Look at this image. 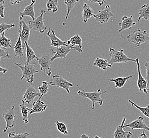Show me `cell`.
<instances>
[{
  "label": "cell",
  "mask_w": 149,
  "mask_h": 138,
  "mask_svg": "<svg viewBox=\"0 0 149 138\" xmlns=\"http://www.w3.org/2000/svg\"><path fill=\"white\" fill-rule=\"evenodd\" d=\"M72 51H76V52H83L82 47H80L79 46H65V45H62L59 47H52L51 49V52L52 53H54L52 58L51 61L52 62H53L57 58H64L65 59L67 55L68 54L69 52Z\"/></svg>",
  "instance_id": "1"
},
{
  "label": "cell",
  "mask_w": 149,
  "mask_h": 138,
  "mask_svg": "<svg viewBox=\"0 0 149 138\" xmlns=\"http://www.w3.org/2000/svg\"><path fill=\"white\" fill-rule=\"evenodd\" d=\"M127 39L129 42L134 44L136 47H139L143 44L149 43V34L145 30L136 29L129 34Z\"/></svg>",
  "instance_id": "2"
},
{
  "label": "cell",
  "mask_w": 149,
  "mask_h": 138,
  "mask_svg": "<svg viewBox=\"0 0 149 138\" xmlns=\"http://www.w3.org/2000/svg\"><path fill=\"white\" fill-rule=\"evenodd\" d=\"M15 64L20 68L22 72V76L21 78V80H22L23 79H26L28 82L32 84L34 80V75L39 73V71L35 68V65H37V64L26 62L24 65L17 63H15Z\"/></svg>",
  "instance_id": "3"
},
{
  "label": "cell",
  "mask_w": 149,
  "mask_h": 138,
  "mask_svg": "<svg viewBox=\"0 0 149 138\" xmlns=\"http://www.w3.org/2000/svg\"><path fill=\"white\" fill-rule=\"evenodd\" d=\"M109 56L111 59L109 61V63L112 65L113 64L127 63L128 62H136V59H133L129 58L124 53V50L120 49L116 50L113 48L109 49Z\"/></svg>",
  "instance_id": "4"
},
{
  "label": "cell",
  "mask_w": 149,
  "mask_h": 138,
  "mask_svg": "<svg viewBox=\"0 0 149 138\" xmlns=\"http://www.w3.org/2000/svg\"><path fill=\"white\" fill-rule=\"evenodd\" d=\"M101 89H99L97 92H86L85 89L83 90H79L77 92L78 95L82 97L88 98L92 102V109L94 110L95 108V104L98 103L100 106H102L103 104V99L100 97V96L104 94L107 92V90L104 91L103 92H100Z\"/></svg>",
  "instance_id": "5"
},
{
  "label": "cell",
  "mask_w": 149,
  "mask_h": 138,
  "mask_svg": "<svg viewBox=\"0 0 149 138\" xmlns=\"http://www.w3.org/2000/svg\"><path fill=\"white\" fill-rule=\"evenodd\" d=\"M40 12L39 16L35 18V20H29L28 23L29 27L32 30L43 33L47 29L43 21V15L46 14V10L45 9H41Z\"/></svg>",
  "instance_id": "6"
},
{
  "label": "cell",
  "mask_w": 149,
  "mask_h": 138,
  "mask_svg": "<svg viewBox=\"0 0 149 138\" xmlns=\"http://www.w3.org/2000/svg\"><path fill=\"white\" fill-rule=\"evenodd\" d=\"M49 84L52 86H55L60 88L61 89H65L68 92L69 95H71L70 92L69 90L70 87H72L74 84L67 80L63 77L60 76V75H54L52 76Z\"/></svg>",
  "instance_id": "7"
},
{
  "label": "cell",
  "mask_w": 149,
  "mask_h": 138,
  "mask_svg": "<svg viewBox=\"0 0 149 138\" xmlns=\"http://www.w3.org/2000/svg\"><path fill=\"white\" fill-rule=\"evenodd\" d=\"M114 16V14L111 11V8L109 4H107L103 9L100 10L97 13L94 15L95 19L100 23H106L109 20Z\"/></svg>",
  "instance_id": "8"
},
{
  "label": "cell",
  "mask_w": 149,
  "mask_h": 138,
  "mask_svg": "<svg viewBox=\"0 0 149 138\" xmlns=\"http://www.w3.org/2000/svg\"><path fill=\"white\" fill-rule=\"evenodd\" d=\"M52 57L49 54H45L40 58H38L37 60L38 64L40 65L41 70L49 77L52 75L51 64L52 63L51 61Z\"/></svg>",
  "instance_id": "9"
},
{
  "label": "cell",
  "mask_w": 149,
  "mask_h": 138,
  "mask_svg": "<svg viewBox=\"0 0 149 138\" xmlns=\"http://www.w3.org/2000/svg\"><path fill=\"white\" fill-rule=\"evenodd\" d=\"M16 112L15 111V107L12 106L11 108L6 111V112L3 113L2 116L5 120L6 123V127L3 131V133H6L9 129H12L15 125V118Z\"/></svg>",
  "instance_id": "10"
},
{
  "label": "cell",
  "mask_w": 149,
  "mask_h": 138,
  "mask_svg": "<svg viewBox=\"0 0 149 138\" xmlns=\"http://www.w3.org/2000/svg\"><path fill=\"white\" fill-rule=\"evenodd\" d=\"M136 63L137 64L138 69V79L137 81V86L139 91L143 92L146 94H148L149 91L148 87V82L146 79L144 78L141 72V65L139 61V58H136Z\"/></svg>",
  "instance_id": "11"
},
{
  "label": "cell",
  "mask_w": 149,
  "mask_h": 138,
  "mask_svg": "<svg viewBox=\"0 0 149 138\" xmlns=\"http://www.w3.org/2000/svg\"><path fill=\"white\" fill-rule=\"evenodd\" d=\"M40 97V92L36 89L33 84H30L27 87L26 92L23 96V101L25 103L29 104L32 102L37 97Z\"/></svg>",
  "instance_id": "12"
},
{
  "label": "cell",
  "mask_w": 149,
  "mask_h": 138,
  "mask_svg": "<svg viewBox=\"0 0 149 138\" xmlns=\"http://www.w3.org/2000/svg\"><path fill=\"white\" fill-rule=\"evenodd\" d=\"M123 127H129L132 131L134 130L142 129L149 132V127L146 125L142 116H139L136 120L132 121L130 123L124 125Z\"/></svg>",
  "instance_id": "13"
},
{
  "label": "cell",
  "mask_w": 149,
  "mask_h": 138,
  "mask_svg": "<svg viewBox=\"0 0 149 138\" xmlns=\"http://www.w3.org/2000/svg\"><path fill=\"white\" fill-rule=\"evenodd\" d=\"M22 19H23V18L20 16V21L19 23V30L18 31L19 37H18L17 42L14 47V53H15V56L17 57H19V58L23 56V51L24 50L23 49V46H22L21 39V32L22 28V20H23Z\"/></svg>",
  "instance_id": "14"
},
{
  "label": "cell",
  "mask_w": 149,
  "mask_h": 138,
  "mask_svg": "<svg viewBox=\"0 0 149 138\" xmlns=\"http://www.w3.org/2000/svg\"><path fill=\"white\" fill-rule=\"evenodd\" d=\"M47 34L50 38L51 41V46L52 47H59L62 45H68L67 42H63L58 37L55 33V29L52 28V27H49V31L47 33Z\"/></svg>",
  "instance_id": "15"
},
{
  "label": "cell",
  "mask_w": 149,
  "mask_h": 138,
  "mask_svg": "<svg viewBox=\"0 0 149 138\" xmlns=\"http://www.w3.org/2000/svg\"><path fill=\"white\" fill-rule=\"evenodd\" d=\"M136 25V23L133 19V16L130 17L124 16L122 18V21L118 23V26L120 27L119 32H121L125 30L131 29L133 26Z\"/></svg>",
  "instance_id": "16"
},
{
  "label": "cell",
  "mask_w": 149,
  "mask_h": 138,
  "mask_svg": "<svg viewBox=\"0 0 149 138\" xmlns=\"http://www.w3.org/2000/svg\"><path fill=\"white\" fill-rule=\"evenodd\" d=\"M126 121L125 118H123L120 125L116 127L114 133V138H131L133 133L130 131L124 130L123 126Z\"/></svg>",
  "instance_id": "17"
},
{
  "label": "cell",
  "mask_w": 149,
  "mask_h": 138,
  "mask_svg": "<svg viewBox=\"0 0 149 138\" xmlns=\"http://www.w3.org/2000/svg\"><path fill=\"white\" fill-rule=\"evenodd\" d=\"M30 30L31 29L29 26L25 23L24 20H22V28L21 32V39L23 49L26 47L25 43L26 42H28L29 40Z\"/></svg>",
  "instance_id": "18"
},
{
  "label": "cell",
  "mask_w": 149,
  "mask_h": 138,
  "mask_svg": "<svg viewBox=\"0 0 149 138\" xmlns=\"http://www.w3.org/2000/svg\"><path fill=\"white\" fill-rule=\"evenodd\" d=\"M48 105L46 104L40 99L35 101L32 104V108L30 109V114H32L36 113H42L46 111Z\"/></svg>",
  "instance_id": "19"
},
{
  "label": "cell",
  "mask_w": 149,
  "mask_h": 138,
  "mask_svg": "<svg viewBox=\"0 0 149 138\" xmlns=\"http://www.w3.org/2000/svg\"><path fill=\"white\" fill-rule=\"evenodd\" d=\"M94 15V11L87 4L85 3L83 6L82 17L84 23H87L88 20Z\"/></svg>",
  "instance_id": "20"
},
{
  "label": "cell",
  "mask_w": 149,
  "mask_h": 138,
  "mask_svg": "<svg viewBox=\"0 0 149 138\" xmlns=\"http://www.w3.org/2000/svg\"><path fill=\"white\" fill-rule=\"evenodd\" d=\"M93 65L98 67L99 68L102 69L104 71H106L108 68H112V65L109 63V61L102 58H96L94 62L92 63Z\"/></svg>",
  "instance_id": "21"
},
{
  "label": "cell",
  "mask_w": 149,
  "mask_h": 138,
  "mask_svg": "<svg viewBox=\"0 0 149 138\" xmlns=\"http://www.w3.org/2000/svg\"><path fill=\"white\" fill-rule=\"evenodd\" d=\"M132 77H132V75H127L125 77H119L115 78V79H109V81L114 82L115 84V88H122L125 84L126 82L129 80L130 79L132 78Z\"/></svg>",
  "instance_id": "22"
},
{
  "label": "cell",
  "mask_w": 149,
  "mask_h": 138,
  "mask_svg": "<svg viewBox=\"0 0 149 138\" xmlns=\"http://www.w3.org/2000/svg\"><path fill=\"white\" fill-rule=\"evenodd\" d=\"M34 4L32 3L29 6H26V8L24 9L23 11L20 12V15L21 17L23 18L25 16H29L31 18L32 20L35 19V12L34 9Z\"/></svg>",
  "instance_id": "23"
},
{
  "label": "cell",
  "mask_w": 149,
  "mask_h": 138,
  "mask_svg": "<svg viewBox=\"0 0 149 138\" xmlns=\"http://www.w3.org/2000/svg\"><path fill=\"white\" fill-rule=\"evenodd\" d=\"M139 17L138 21L139 23L142 19L149 21V4H146L142 6L139 10Z\"/></svg>",
  "instance_id": "24"
},
{
  "label": "cell",
  "mask_w": 149,
  "mask_h": 138,
  "mask_svg": "<svg viewBox=\"0 0 149 138\" xmlns=\"http://www.w3.org/2000/svg\"><path fill=\"white\" fill-rule=\"evenodd\" d=\"M80 0H64L65 3L67 6V14H66L65 19L63 22V26H65L66 25V21L68 18L69 14L70 12L72 11V10L74 8L76 4L79 2Z\"/></svg>",
  "instance_id": "25"
},
{
  "label": "cell",
  "mask_w": 149,
  "mask_h": 138,
  "mask_svg": "<svg viewBox=\"0 0 149 138\" xmlns=\"http://www.w3.org/2000/svg\"><path fill=\"white\" fill-rule=\"evenodd\" d=\"M26 63H30L32 60L33 59H37L38 60V58L37 55L36 54L34 51L31 49V47L29 46V44H28V42H26Z\"/></svg>",
  "instance_id": "26"
},
{
  "label": "cell",
  "mask_w": 149,
  "mask_h": 138,
  "mask_svg": "<svg viewBox=\"0 0 149 138\" xmlns=\"http://www.w3.org/2000/svg\"><path fill=\"white\" fill-rule=\"evenodd\" d=\"M22 116V121L24 123L27 124L29 123L28 120V115L30 112V108L26 106L24 101L22 100V103L19 105Z\"/></svg>",
  "instance_id": "27"
},
{
  "label": "cell",
  "mask_w": 149,
  "mask_h": 138,
  "mask_svg": "<svg viewBox=\"0 0 149 138\" xmlns=\"http://www.w3.org/2000/svg\"><path fill=\"white\" fill-rule=\"evenodd\" d=\"M0 46L4 49L12 48L11 40L5 36V32L0 34Z\"/></svg>",
  "instance_id": "28"
},
{
  "label": "cell",
  "mask_w": 149,
  "mask_h": 138,
  "mask_svg": "<svg viewBox=\"0 0 149 138\" xmlns=\"http://www.w3.org/2000/svg\"><path fill=\"white\" fill-rule=\"evenodd\" d=\"M82 38L79 34H76L73 37H72L67 42V44L69 46H79L83 47L82 46Z\"/></svg>",
  "instance_id": "29"
},
{
  "label": "cell",
  "mask_w": 149,
  "mask_h": 138,
  "mask_svg": "<svg viewBox=\"0 0 149 138\" xmlns=\"http://www.w3.org/2000/svg\"><path fill=\"white\" fill-rule=\"evenodd\" d=\"M49 82L46 81H43L42 82V85L38 87V90L40 93V96L39 97V99H41L42 97L47 95L49 91Z\"/></svg>",
  "instance_id": "30"
},
{
  "label": "cell",
  "mask_w": 149,
  "mask_h": 138,
  "mask_svg": "<svg viewBox=\"0 0 149 138\" xmlns=\"http://www.w3.org/2000/svg\"><path fill=\"white\" fill-rule=\"evenodd\" d=\"M58 0H47V8L48 12L52 11L56 13L58 10Z\"/></svg>",
  "instance_id": "31"
},
{
  "label": "cell",
  "mask_w": 149,
  "mask_h": 138,
  "mask_svg": "<svg viewBox=\"0 0 149 138\" xmlns=\"http://www.w3.org/2000/svg\"><path fill=\"white\" fill-rule=\"evenodd\" d=\"M129 102L131 104L132 106L135 107L136 108H138L140 111L142 113V114L143 115L146 116V118H149V105H148L145 107H143L139 106L136 104L134 102H133L131 100H129Z\"/></svg>",
  "instance_id": "32"
},
{
  "label": "cell",
  "mask_w": 149,
  "mask_h": 138,
  "mask_svg": "<svg viewBox=\"0 0 149 138\" xmlns=\"http://www.w3.org/2000/svg\"><path fill=\"white\" fill-rule=\"evenodd\" d=\"M56 125L57 127L58 130L60 132L61 134L64 135H68V132L67 131V126L66 124L63 122L59 121H56Z\"/></svg>",
  "instance_id": "33"
},
{
  "label": "cell",
  "mask_w": 149,
  "mask_h": 138,
  "mask_svg": "<svg viewBox=\"0 0 149 138\" xmlns=\"http://www.w3.org/2000/svg\"><path fill=\"white\" fill-rule=\"evenodd\" d=\"M29 135V133L27 132L16 133L15 131H13L9 133V138H27Z\"/></svg>",
  "instance_id": "34"
},
{
  "label": "cell",
  "mask_w": 149,
  "mask_h": 138,
  "mask_svg": "<svg viewBox=\"0 0 149 138\" xmlns=\"http://www.w3.org/2000/svg\"><path fill=\"white\" fill-rule=\"evenodd\" d=\"M15 25L13 23L12 24H7V23H0V34L3 32H6V30H9L13 27H15Z\"/></svg>",
  "instance_id": "35"
},
{
  "label": "cell",
  "mask_w": 149,
  "mask_h": 138,
  "mask_svg": "<svg viewBox=\"0 0 149 138\" xmlns=\"http://www.w3.org/2000/svg\"><path fill=\"white\" fill-rule=\"evenodd\" d=\"M11 56L9 54V52H8L6 49L0 46V61L1 59L3 58H10Z\"/></svg>",
  "instance_id": "36"
},
{
  "label": "cell",
  "mask_w": 149,
  "mask_h": 138,
  "mask_svg": "<svg viewBox=\"0 0 149 138\" xmlns=\"http://www.w3.org/2000/svg\"><path fill=\"white\" fill-rule=\"evenodd\" d=\"M4 1L5 0H0V17L4 18Z\"/></svg>",
  "instance_id": "37"
},
{
  "label": "cell",
  "mask_w": 149,
  "mask_h": 138,
  "mask_svg": "<svg viewBox=\"0 0 149 138\" xmlns=\"http://www.w3.org/2000/svg\"><path fill=\"white\" fill-rule=\"evenodd\" d=\"M144 66L146 68V80L148 82V87L149 90V62H146V63L144 64Z\"/></svg>",
  "instance_id": "38"
},
{
  "label": "cell",
  "mask_w": 149,
  "mask_h": 138,
  "mask_svg": "<svg viewBox=\"0 0 149 138\" xmlns=\"http://www.w3.org/2000/svg\"><path fill=\"white\" fill-rule=\"evenodd\" d=\"M86 1H88L89 2L93 4L98 3L100 6H103L104 3H106L105 0H86Z\"/></svg>",
  "instance_id": "39"
},
{
  "label": "cell",
  "mask_w": 149,
  "mask_h": 138,
  "mask_svg": "<svg viewBox=\"0 0 149 138\" xmlns=\"http://www.w3.org/2000/svg\"><path fill=\"white\" fill-rule=\"evenodd\" d=\"M23 0H10V2L12 5H17V4L20 3Z\"/></svg>",
  "instance_id": "40"
},
{
  "label": "cell",
  "mask_w": 149,
  "mask_h": 138,
  "mask_svg": "<svg viewBox=\"0 0 149 138\" xmlns=\"http://www.w3.org/2000/svg\"><path fill=\"white\" fill-rule=\"evenodd\" d=\"M138 138H149L147 136L146 133L143 132L142 134H141L140 136L138 137Z\"/></svg>",
  "instance_id": "41"
},
{
  "label": "cell",
  "mask_w": 149,
  "mask_h": 138,
  "mask_svg": "<svg viewBox=\"0 0 149 138\" xmlns=\"http://www.w3.org/2000/svg\"><path fill=\"white\" fill-rule=\"evenodd\" d=\"M8 71V70L7 69H5V68H3L2 66H0V72H2L3 74L6 73V72Z\"/></svg>",
  "instance_id": "42"
},
{
  "label": "cell",
  "mask_w": 149,
  "mask_h": 138,
  "mask_svg": "<svg viewBox=\"0 0 149 138\" xmlns=\"http://www.w3.org/2000/svg\"><path fill=\"white\" fill-rule=\"evenodd\" d=\"M80 138H89V137L87 135H86V134H83L81 135Z\"/></svg>",
  "instance_id": "43"
},
{
  "label": "cell",
  "mask_w": 149,
  "mask_h": 138,
  "mask_svg": "<svg viewBox=\"0 0 149 138\" xmlns=\"http://www.w3.org/2000/svg\"><path fill=\"white\" fill-rule=\"evenodd\" d=\"M94 138H102V137H99V136H98V135H95V136Z\"/></svg>",
  "instance_id": "44"
},
{
  "label": "cell",
  "mask_w": 149,
  "mask_h": 138,
  "mask_svg": "<svg viewBox=\"0 0 149 138\" xmlns=\"http://www.w3.org/2000/svg\"><path fill=\"white\" fill-rule=\"evenodd\" d=\"M31 2L33 3H36V0H31Z\"/></svg>",
  "instance_id": "45"
},
{
  "label": "cell",
  "mask_w": 149,
  "mask_h": 138,
  "mask_svg": "<svg viewBox=\"0 0 149 138\" xmlns=\"http://www.w3.org/2000/svg\"></svg>",
  "instance_id": "46"
}]
</instances>
